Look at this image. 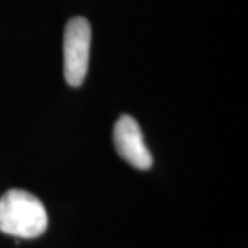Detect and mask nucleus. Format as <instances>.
Masks as SVG:
<instances>
[{
  "label": "nucleus",
  "mask_w": 248,
  "mask_h": 248,
  "mask_svg": "<svg viewBox=\"0 0 248 248\" xmlns=\"http://www.w3.org/2000/svg\"><path fill=\"white\" fill-rule=\"evenodd\" d=\"M48 225L43 203L25 190L11 189L0 197V232L19 237L35 239Z\"/></svg>",
  "instance_id": "obj_1"
},
{
  "label": "nucleus",
  "mask_w": 248,
  "mask_h": 248,
  "mask_svg": "<svg viewBox=\"0 0 248 248\" xmlns=\"http://www.w3.org/2000/svg\"><path fill=\"white\" fill-rule=\"evenodd\" d=\"M91 43V27L83 17H75L66 24L63 36V71L66 83L79 87L87 75Z\"/></svg>",
  "instance_id": "obj_2"
},
{
  "label": "nucleus",
  "mask_w": 248,
  "mask_h": 248,
  "mask_svg": "<svg viewBox=\"0 0 248 248\" xmlns=\"http://www.w3.org/2000/svg\"><path fill=\"white\" fill-rule=\"evenodd\" d=\"M113 142L116 151L135 169H151L153 159L146 148L141 127L133 116L122 115L115 124Z\"/></svg>",
  "instance_id": "obj_3"
}]
</instances>
